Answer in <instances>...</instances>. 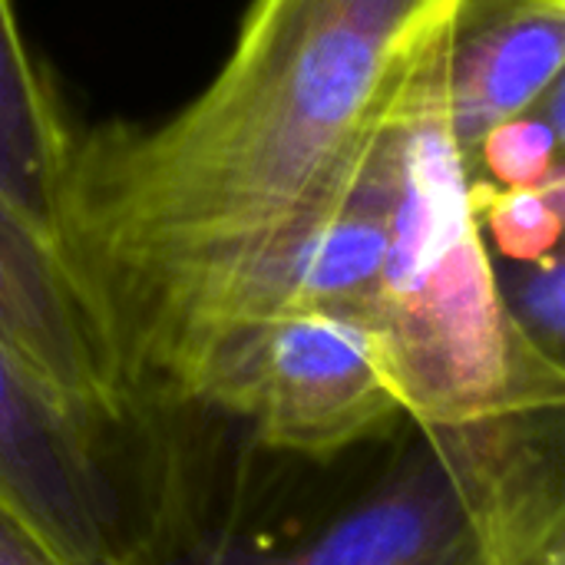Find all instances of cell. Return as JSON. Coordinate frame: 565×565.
Instances as JSON below:
<instances>
[{
	"label": "cell",
	"mask_w": 565,
	"mask_h": 565,
	"mask_svg": "<svg viewBox=\"0 0 565 565\" xmlns=\"http://www.w3.org/2000/svg\"><path fill=\"white\" fill-rule=\"evenodd\" d=\"M450 3L255 0L179 113L76 132L56 255L129 404L334 202Z\"/></svg>",
	"instance_id": "obj_1"
},
{
	"label": "cell",
	"mask_w": 565,
	"mask_h": 565,
	"mask_svg": "<svg viewBox=\"0 0 565 565\" xmlns=\"http://www.w3.org/2000/svg\"><path fill=\"white\" fill-rule=\"evenodd\" d=\"M156 493L129 565H565V407L404 417L331 457L142 407Z\"/></svg>",
	"instance_id": "obj_2"
},
{
	"label": "cell",
	"mask_w": 565,
	"mask_h": 565,
	"mask_svg": "<svg viewBox=\"0 0 565 565\" xmlns=\"http://www.w3.org/2000/svg\"><path fill=\"white\" fill-rule=\"evenodd\" d=\"M444 30L420 50L401 103L397 199L371 334L407 417L467 424L565 407V364L510 318L470 209V166L444 96Z\"/></svg>",
	"instance_id": "obj_3"
},
{
	"label": "cell",
	"mask_w": 565,
	"mask_h": 565,
	"mask_svg": "<svg viewBox=\"0 0 565 565\" xmlns=\"http://www.w3.org/2000/svg\"><path fill=\"white\" fill-rule=\"evenodd\" d=\"M132 407L195 411L298 457H331L407 417L371 328L328 311L215 328L172 354Z\"/></svg>",
	"instance_id": "obj_4"
},
{
	"label": "cell",
	"mask_w": 565,
	"mask_h": 565,
	"mask_svg": "<svg viewBox=\"0 0 565 565\" xmlns=\"http://www.w3.org/2000/svg\"><path fill=\"white\" fill-rule=\"evenodd\" d=\"M152 493V417L73 401L0 338V500L79 565H129Z\"/></svg>",
	"instance_id": "obj_5"
},
{
	"label": "cell",
	"mask_w": 565,
	"mask_h": 565,
	"mask_svg": "<svg viewBox=\"0 0 565 565\" xmlns=\"http://www.w3.org/2000/svg\"><path fill=\"white\" fill-rule=\"evenodd\" d=\"M565 0H454L444 30V96L470 175L490 126L533 109L563 79Z\"/></svg>",
	"instance_id": "obj_6"
},
{
	"label": "cell",
	"mask_w": 565,
	"mask_h": 565,
	"mask_svg": "<svg viewBox=\"0 0 565 565\" xmlns=\"http://www.w3.org/2000/svg\"><path fill=\"white\" fill-rule=\"evenodd\" d=\"M0 338L50 384L103 414H132L103 331L56 248L0 199Z\"/></svg>",
	"instance_id": "obj_7"
},
{
	"label": "cell",
	"mask_w": 565,
	"mask_h": 565,
	"mask_svg": "<svg viewBox=\"0 0 565 565\" xmlns=\"http://www.w3.org/2000/svg\"><path fill=\"white\" fill-rule=\"evenodd\" d=\"M76 129L30 53L17 3L0 0V199L56 248Z\"/></svg>",
	"instance_id": "obj_8"
},
{
	"label": "cell",
	"mask_w": 565,
	"mask_h": 565,
	"mask_svg": "<svg viewBox=\"0 0 565 565\" xmlns=\"http://www.w3.org/2000/svg\"><path fill=\"white\" fill-rule=\"evenodd\" d=\"M470 209L483 238L513 262L530 265L559 252L565 212V175H553L540 189H503L483 175H470Z\"/></svg>",
	"instance_id": "obj_9"
},
{
	"label": "cell",
	"mask_w": 565,
	"mask_h": 565,
	"mask_svg": "<svg viewBox=\"0 0 565 565\" xmlns=\"http://www.w3.org/2000/svg\"><path fill=\"white\" fill-rule=\"evenodd\" d=\"M563 79L543 99L510 119L490 126L473 152V175L503 189H540L563 172Z\"/></svg>",
	"instance_id": "obj_10"
},
{
	"label": "cell",
	"mask_w": 565,
	"mask_h": 565,
	"mask_svg": "<svg viewBox=\"0 0 565 565\" xmlns=\"http://www.w3.org/2000/svg\"><path fill=\"white\" fill-rule=\"evenodd\" d=\"M503 305L516 328L553 361L563 364L565 338V275L563 255H546L530 265H516L513 281H500Z\"/></svg>",
	"instance_id": "obj_11"
},
{
	"label": "cell",
	"mask_w": 565,
	"mask_h": 565,
	"mask_svg": "<svg viewBox=\"0 0 565 565\" xmlns=\"http://www.w3.org/2000/svg\"><path fill=\"white\" fill-rule=\"evenodd\" d=\"M0 565H79L0 500Z\"/></svg>",
	"instance_id": "obj_12"
}]
</instances>
